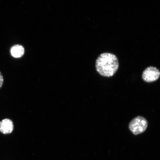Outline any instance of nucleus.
<instances>
[{
    "mask_svg": "<svg viewBox=\"0 0 160 160\" xmlns=\"http://www.w3.org/2000/svg\"><path fill=\"white\" fill-rule=\"evenodd\" d=\"M96 70L103 77H112L119 68L118 60L113 53H104L98 57L96 62Z\"/></svg>",
    "mask_w": 160,
    "mask_h": 160,
    "instance_id": "1",
    "label": "nucleus"
},
{
    "mask_svg": "<svg viewBox=\"0 0 160 160\" xmlns=\"http://www.w3.org/2000/svg\"><path fill=\"white\" fill-rule=\"evenodd\" d=\"M148 126L147 120L142 117L138 116L130 122L129 127L134 135H138L144 132L147 129Z\"/></svg>",
    "mask_w": 160,
    "mask_h": 160,
    "instance_id": "2",
    "label": "nucleus"
},
{
    "mask_svg": "<svg viewBox=\"0 0 160 160\" xmlns=\"http://www.w3.org/2000/svg\"><path fill=\"white\" fill-rule=\"evenodd\" d=\"M160 76V72L157 68L149 67L146 69L142 73V79L147 82L150 83L158 79Z\"/></svg>",
    "mask_w": 160,
    "mask_h": 160,
    "instance_id": "3",
    "label": "nucleus"
},
{
    "mask_svg": "<svg viewBox=\"0 0 160 160\" xmlns=\"http://www.w3.org/2000/svg\"><path fill=\"white\" fill-rule=\"evenodd\" d=\"M13 129V123L11 120L5 119L0 122V132L3 134L11 133Z\"/></svg>",
    "mask_w": 160,
    "mask_h": 160,
    "instance_id": "4",
    "label": "nucleus"
},
{
    "mask_svg": "<svg viewBox=\"0 0 160 160\" xmlns=\"http://www.w3.org/2000/svg\"><path fill=\"white\" fill-rule=\"evenodd\" d=\"M11 53L13 57L21 58L24 54L25 49L22 46L20 45H13L11 48Z\"/></svg>",
    "mask_w": 160,
    "mask_h": 160,
    "instance_id": "5",
    "label": "nucleus"
},
{
    "mask_svg": "<svg viewBox=\"0 0 160 160\" xmlns=\"http://www.w3.org/2000/svg\"><path fill=\"white\" fill-rule=\"evenodd\" d=\"M3 81L4 79L3 75L0 71V89L1 88L3 85Z\"/></svg>",
    "mask_w": 160,
    "mask_h": 160,
    "instance_id": "6",
    "label": "nucleus"
}]
</instances>
